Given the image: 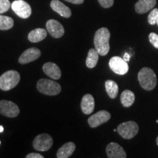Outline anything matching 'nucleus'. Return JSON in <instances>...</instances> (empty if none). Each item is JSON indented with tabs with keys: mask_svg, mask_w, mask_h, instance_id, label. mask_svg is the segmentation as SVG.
I'll return each instance as SVG.
<instances>
[{
	"mask_svg": "<svg viewBox=\"0 0 158 158\" xmlns=\"http://www.w3.org/2000/svg\"><path fill=\"white\" fill-rule=\"evenodd\" d=\"M110 37V31L106 27L99 29L95 32L94 37V44L95 49L100 56H106L109 52Z\"/></svg>",
	"mask_w": 158,
	"mask_h": 158,
	"instance_id": "1",
	"label": "nucleus"
},
{
	"mask_svg": "<svg viewBox=\"0 0 158 158\" xmlns=\"http://www.w3.org/2000/svg\"><path fill=\"white\" fill-rule=\"evenodd\" d=\"M156 142H157V146H158V136H157V139H156Z\"/></svg>",
	"mask_w": 158,
	"mask_h": 158,
	"instance_id": "32",
	"label": "nucleus"
},
{
	"mask_svg": "<svg viewBox=\"0 0 158 158\" xmlns=\"http://www.w3.org/2000/svg\"><path fill=\"white\" fill-rule=\"evenodd\" d=\"M50 5L51 8L54 10L56 13L60 15L61 16L68 19L72 15V12H71L70 9L59 0H52L51 2Z\"/></svg>",
	"mask_w": 158,
	"mask_h": 158,
	"instance_id": "14",
	"label": "nucleus"
},
{
	"mask_svg": "<svg viewBox=\"0 0 158 158\" xmlns=\"http://www.w3.org/2000/svg\"><path fill=\"white\" fill-rule=\"evenodd\" d=\"M14 21L10 17L0 15V30H8L13 28Z\"/></svg>",
	"mask_w": 158,
	"mask_h": 158,
	"instance_id": "23",
	"label": "nucleus"
},
{
	"mask_svg": "<svg viewBox=\"0 0 158 158\" xmlns=\"http://www.w3.org/2000/svg\"><path fill=\"white\" fill-rule=\"evenodd\" d=\"M47 31L54 38H60L64 34V29L59 21L54 19L48 20L46 22Z\"/></svg>",
	"mask_w": 158,
	"mask_h": 158,
	"instance_id": "11",
	"label": "nucleus"
},
{
	"mask_svg": "<svg viewBox=\"0 0 158 158\" xmlns=\"http://www.w3.org/2000/svg\"><path fill=\"white\" fill-rule=\"evenodd\" d=\"M76 149V145L73 142H68L64 143L62 147L59 148L56 153V157L58 158H68L70 157Z\"/></svg>",
	"mask_w": 158,
	"mask_h": 158,
	"instance_id": "18",
	"label": "nucleus"
},
{
	"mask_svg": "<svg viewBox=\"0 0 158 158\" xmlns=\"http://www.w3.org/2000/svg\"><path fill=\"white\" fill-rule=\"evenodd\" d=\"M81 108L83 113L86 115H89L93 112L94 109V99L92 94H87L83 97L81 102Z\"/></svg>",
	"mask_w": 158,
	"mask_h": 158,
	"instance_id": "17",
	"label": "nucleus"
},
{
	"mask_svg": "<svg viewBox=\"0 0 158 158\" xmlns=\"http://www.w3.org/2000/svg\"><path fill=\"white\" fill-rule=\"evenodd\" d=\"M106 153H107L108 157L109 158H125L127 157V155L119 144L117 143H108L106 147Z\"/></svg>",
	"mask_w": 158,
	"mask_h": 158,
	"instance_id": "13",
	"label": "nucleus"
},
{
	"mask_svg": "<svg viewBox=\"0 0 158 158\" xmlns=\"http://www.w3.org/2000/svg\"><path fill=\"white\" fill-rule=\"evenodd\" d=\"M156 0H138L135 5V10L138 14H143L155 7Z\"/></svg>",
	"mask_w": 158,
	"mask_h": 158,
	"instance_id": "15",
	"label": "nucleus"
},
{
	"mask_svg": "<svg viewBox=\"0 0 158 158\" xmlns=\"http://www.w3.org/2000/svg\"><path fill=\"white\" fill-rule=\"evenodd\" d=\"M47 37V31L44 29L37 28L31 31L28 35V40L31 43H38Z\"/></svg>",
	"mask_w": 158,
	"mask_h": 158,
	"instance_id": "19",
	"label": "nucleus"
},
{
	"mask_svg": "<svg viewBox=\"0 0 158 158\" xmlns=\"http://www.w3.org/2000/svg\"><path fill=\"white\" fill-rule=\"evenodd\" d=\"M110 118V114L107 110H100L88 118V124L91 127H98L107 122Z\"/></svg>",
	"mask_w": 158,
	"mask_h": 158,
	"instance_id": "10",
	"label": "nucleus"
},
{
	"mask_svg": "<svg viewBox=\"0 0 158 158\" xmlns=\"http://www.w3.org/2000/svg\"><path fill=\"white\" fill-rule=\"evenodd\" d=\"M11 8L15 14L21 19H28L31 14L30 5L23 0H15L11 4Z\"/></svg>",
	"mask_w": 158,
	"mask_h": 158,
	"instance_id": "6",
	"label": "nucleus"
},
{
	"mask_svg": "<svg viewBox=\"0 0 158 158\" xmlns=\"http://www.w3.org/2000/svg\"><path fill=\"white\" fill-rule=\"evenodd\" d=\"M4 131V127L2 126H0V133H2V132Z\"/></svg>",
	"mask_w": 158,
	"mask_h": 158,
	"instance_id": "31",
	"label": "nucleus"
},
{
	"mask_svg": "<svg viewBox=\"0 0 158 158\" xmlns=\"http://www.w3.org/2000/svg\"><path fill=\"white\" fill-rule=\"evenodd\" d=\"M53 145V139L48 134L43 133L36 136L33 141V147L37 151L45 152L50 149Z\"/></svg>",
	"mask_w": 158,
	"mask_h": 158,
	"instance_id": "7",
	"label": "nucleus"
},
{
	"mask_svg": "<svg viewBox=\"0 0 158 158\" xmlns=\"http://www.w3.org/2000/svg\"><path fill=\"white\" fill-rule=\"evenodd\" d=\"M100 5L104 8H109L114 5V0H98Z\"/></svg>",
	"mask_w": 158,
	"mask_h": 158,
	"instance_id": "27",
	"label": "nucleus"
},
{
	"mask_svg": "<svg viewBox=\"0 0 158 158\" xmlns=\"http://www.w3.org/2000/svg\"><path fill=\"white\" fill-rule=\"evenodd\" d=\"M20 109L19 106L14 102L9 100L0 101V114L10 118H14L19 115Z\"/></svg>",
	"mask_w": 158,
	"mask_h": 158,
	"instance_id": "8",
	"label": "nucleus"
},
{
	"mask_svg": "<svg viewBox=\"0 0 158 158\" xmlns=\"http://www.w3.org/2000/svg\"><path fill=\"white\" fill-rule=\"evenodd\" d=\"M138 124L133 121H128L120 124L117 127V132L124 139H131L138 133Z\"/></svg>",
	"mask_w": 158,
	"mask_h": 158,
	"instance_id": "5",
	"label": "nucleus"
},
{
	"mask_svg": "<svg viewBox=\"0 0 158 158\" xmlns=\"http://www.w3.org/2000/svg\"><path fill=\"white\" fill-rule=\"evenodd\" d=\"M157 25L158 26V20H157Z\"/></svg>",
	"mask_w": 158,
	"mask_h": 158,
	"instance_id": "33",
	"label": "nucleus"
},
{
	"mask_svg": "<svg viewBox=\"0 0 158 158\" xmlns=\"http://www.w3.org/2000/svg\"><path fill=\"white\" fill-rule=\"evenodd\" d=\"M138 79L141 86L145 90H152L157 85V76L151 68H142L138 73Z\"/></svg>",
	"mask_w": 158,
	"mask_h": 158,
	"instance_id": "2",
	"label": "nucleus"
},
{
	"mask_svg": "<svg viewBox=\"0 0 158 158\" xmlns=\"http://www.w3.org/2000/svg\"><path fill=\"white\" fill-rule=\"evenodd\" d=\"M158 20V9L155 8L150 12L148 15V22L150 25L157 24V21Z\"/></svg>",
	"mask_w": 158,
	"mask_h": 158,
	"instance_id": "24",
	"label": "nucleus"
},
{
	"mask_svg": "<svg viewBox=\"0 0 158 158\" xmlns=\"http://www.w3.org/2000/svg\"><path fill=\"white\" fill-rule=\"evenodd\" d=\"M37 89L40 93L50 96L57 95L62 90L60 84L54 81L45 78L40 79L37 81Z\"/></svg>",
	"mask_w": 158,
	"mask_h": 158,
	"instance_id": "4",
	"label": "nucleus"
},
{
	"mask_svg": "<svg viewBox=\"0 0 158 158\" xmlns=\"http://www.w3.org/2000/svg\"><path fill=\"white\" fill-rule=\"evenodd\" d=\"M110 70L118 75H124L129 70V66L123 58L119 56H113L109 60Z\"/></svg>",
	"mask_w": 158,
	"mask_h": 158,
	"instance_id": "9",
	"label": "nucleus"
},
{
	"mask_svg": "<svg viewBox=\"0 0 158 158\" xmlns=\"http://www.w3.org/2000/svg\"><path fill=\"white\" fill-rule=\"evenodd\" d=\"M123 59L124 61H125V62H128L130 61V55L128 54V53H125V54H124V56H123Z\"/></svg>",
	"mask_w": 158,
	"mask_h": 158,
	"instance_id": "30",
	"label": "nucleus"
},
{
	"mask_svg": "<svg viewBox=\"0 0 158 158\" xmlns=\"http://www.w3.org/2000/svg\"><path fill=\"white\" fill-rule=\"evenodd\" d=\"M149 40L151 44L156 48H158V35L152 32L149 35Z\"/></svg>",
	"mask_w": 158,
	"mask_h": 158,
	"instance_id": "26",
	"label": "nucleus"
},
{
	"mask_svg": "<svg viewBox=\"0 0 158 158\" xmlns=\"http://www.w3.org/2000/svg\"><path fill=\"white\" fill-rule=\"evenodd\" d=\"M21 76L15 70H8L0 76V89L9 91L17 86Z\"/></svg>",
	"mask_w": 158,
	"mask_h": 158,
	"instance_id": "3",
	"label": "nucleus"
},
{
	"mask_svg": "<svg viewBox=\"0 0 158 158\" xmlns=\"http://www.w3.org/2000/svg\"><path fill=\"white\" fill-rule=\"evenodd\" d=\"M99 53L96 49L91 48L88 52V56L86 60V64L89 68H94L98 64L99 59Z\"/></svg>",
	"mask_w": 158,
	"mask_h": 158,
	"instance_id": "21",
	"label": "nucleus"
},
{
	"mask_svg": "<svg viewBox=\"0 0 158 158\" xmlns=\"http://www.w3.org/2000/svg\"><path fill=\"white\" fill-rule=\"evenodd\" d=\"M106 90L108 95L111 99H114L117 97L118 92V86L115 81L112 80H108L105 83Z\"/></svg>",
	"mask_w": 158,
	"mask_h": 158,
	"instance_id": "22",
	"label": "nucleus"
},
{
	"mask_svg": "<svg viewBox=\"0 0 158 158\" xmlns=\"http://www.w3.org/2000/svg\"><path fill=\"white\" fill-rule=\"evenodd\" d=\"M65 1L68 2L75 4V5H81V4L84 3V0H65Z\"/></svg>",
	"mask_w": 158,
	"mask_h": 158,
	"instance_id": "29",
	"label": "nucleus"
},
{
	"mask_svg": "<svg viewBox=\"0 0 158 158\" xmlns=\"http://www.w3.org/2000/svg\"><path fill=\"white\" fill-rule=\"evenodd\" d=\"M41 52L38 48H30L27 49L21 55L19 59L20 64H25L27 63L31 62L36 60L40 56Z\"/></svg>",
	"mask_w": 158,
	"mask_h": 158,
	"instance_id": "12",
	"label": "nucleus"
},
{
	"mask_svg": "<svg viewBox=\"0 0 158 158\" xmlns=\"http://www.w3.org/2000/svg\"><path fill=\"white\" fill-rule=\"evenodd\" d=\"M0 143H1V142H0Z\"/></svg>",
	"mask_w": 158,
	"mask_h": 158,
	"instance_id": "34",
	"label": "nucleus"
},
{
	"mask_svg": "<svg viewBox=\"0 0 158 158\" xmlns=\"http://www.w3.org/2000/svg\"><path fill=\"white\" fill-rule=\"evenodd\" d=\"M27 158H43L44 157L39 153H29L26 156Z\"/></svg>",
	"mask_w": 158,
	"mask_h": 158,
	"instance_id": "28",
	"label": "nucleus"
},
{
	"mask_svg": "<svg viewBox=\"0 0 158 158\" xmlns=\"http://www.w3.org/2000/svg\"><path fill=\"white\" fill-rule=\"evenodd\" d=\"M43 72L45 73L47 76L50 77L52 79H59L61 78L62 73L61 70L58 65L53 62H47L44 64L43 67Z\"/></svg>",
	"mask_w": 158,
	"mask_h": 158,
	"instance_id": "16",
	"label": "nucleus"
},
{
	"mask_svg": "<svg viewBox=\"0 0 158 158\" xmlns=\"http://www.w3.org/2000/svg\"><path fill=\"white\" fill-rule=\"evenodd\" d=\"M135 94L132 91L130 90H124L121 94V102L122 106L125 108L130 107L135 102Z\"/></svg>",
	"mask_w": 158,
	"mask_h": 158,
	"instance_id": "20",
	"label": "nucleus"
},
{
	"mask_svg": "<svg viewBox=\"0 0 158 158\" xmlns=\"http://www.w3.org/2000/svg\"><path fill=\"white\" fill-rule=\"evenodd\" d=\"M11 7L9 0H0V14L5 13Z\"/></svg>",
	"mask_w": 158,
	"mask_h": 158,
	"instance_id": "25",
	"label": "nucleus"
}]
</instances>
